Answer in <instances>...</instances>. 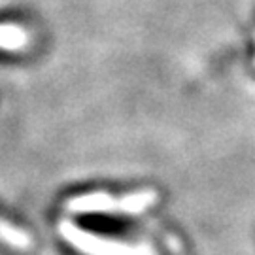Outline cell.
Segmentation results:
<instances>
[{"label": "cell", "mask_w": 255, "mask_h": 255, "mask_svg": "<svg viewBox=\"0 0 255 255\" xmlns=\"http://www.w3.org/2000/svg\"><path fill=\"white\" fill-rule=\"evenodd\" d=\"M28 44L27 30L19 27V25H0V47L2 49H21Z\"/></svg>", "instance_id": "2"}, {"label": "cell", "mask_w": 255, "mask_h": 255, "mask_svg": "<svg viewBox=\"0 0 255 255\" xmlns=\"http://www.w3.org/2000/svg\"><path fill=\"white\" fill-rule=\"evenodd\" d=\"M155 201L153 191H140L134 195H127L123 199H114L104 193H93V195H83L74 199L68 208L74 212H125V214H134L146 210Z\"/></svg>", "instance_id": "1"}]
</instances>
